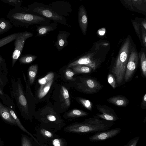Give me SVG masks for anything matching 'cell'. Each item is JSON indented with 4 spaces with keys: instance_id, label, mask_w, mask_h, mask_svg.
Segmentation results:
<instances>
[{
    "instance_id": "37",
    "label": "cell",
    "mask_w": 146,
    "mask_h": 146,
    "mask_svg": "<svg viewBox=\"0 0 146 146\" xmlns=\"http://www.w3.org/2000/svg\"><path fill=\"white\" fill-rule=\"evenodd\" d=\"M108 81L109 84L113 88H115L116 86V81L113 75L109 74L108 76Z\"/></svg>"
},
{
    "instance_id": "14",
    "label": "cell",
    "mask_w": 146,
    "mask_h": 146,
    "mask_svg": "<svg viewBox=\"0 0 146 146\" xmlns=\"http://www.w3.org/2000/svg\"><path fill=\"white\" fill-rule=\"evenodd\" d=\"M49 8L61 16H67L72 11L70 5L68 2L57 1L47 5Z\"/></svg>"
},
{
    "instance_id": "12",
    "label": "cell",
    "mask_w": 146,
    "mask_h": 146,
    "mask_svg": "<svg viewBox=\"0 0 146 146\" xmlns=\"http://www.w3.org/2000/svg\"><path fill=\"white\" fill-rule=\"evenodd\" d=\"M96 108L100 113L96 114V116L107 121L113 122L119 119L114 110L106 105H97Z\"/></svg>"
},
{
    "instance_id": "10",
    "label": "cell",
    "mask_w": 146,
    "mask_h": 146,
    "mask_svg": "<svg viewBox=\"0 0 146 146\" xmlns=\"http://www.w3.org/2000/svg\"><path fill=\"white\" fill-rule=\"evenodd\" d=\"M36 134L33 135L36 136V139L40 145L47 144L51 140L60 137L52 131L47 129L41 124L35 127Z\"/></svg>"
},
{
    "instance_id": "13",
    "label": "cell",
    "mask_w": 146,
    "mask_h": 146,
    "mask_svg": "<svg viewBox=\"0 0 146 146\" xmlns=\"http://www.w3.org/2000/svg\"><path fill=\"white\" fill-rule=\"evenodd\" d=\"M121 128H117L96 133L88 138L91 142H97L106 140L112 138L119 133Z\"/></svg>"
},
{
    "instance_id": "23",
    "label": "cell",
    "mask_w": 146,
    "mask_h": 146,
    "mask_svg": "<svg viewBox=\"0 0 146 146\" xmlns=\"http://www.w3.org/2000/svg\"><path fill=\"white\" fill-rule=\"evenodd\" d=\"M38 66L37 64L30 66L28 69V76L30 84H32L34 82L38 70Z\"/></svg>"
},
{
    "instance_id": "4",
    "label": "cell",
    "mask_w": 146,
    "mask_h": 146,
    "mask_svg": "<svg viewBox=\"0 0 146 146\" xmlns=\"http://www.w3.org/2000/svg\"><path fill=\"white\" fill-rule=\"evenodd\" d=\"M11 84V93L12 100L14 99L16 100L17 107L22 115L31 121L27 99L20 78H18L16 80L14 78H12Z\"/></svg>"
},
{
    "instance_id": "30",
    "label": "cell",
    "mask_w": 146,
    "mask_h": 146,
    "mask_svg": "<svg viewBox=\"0 0 146 146\" xmlns=\"http://www.w3.org/2000/svg\"><path fill=\"white\" fill-rule=\"evenodd\" d=\"M53 80L54 79L49 81L43 87L40 91L38 92V97L39 99H41L43 98L47 94L53 83Z\"/></svg>"
},
{
    "instance_id": "26",
    "label": "cell",
    "mask_w": 146,
    "mask_h": 146,
    "mask_svg": "<svg viewBox=\"0 0 146 146\" xmlns=\"http://www.w3.org/2000/svg\"><path fill=\"white\" fill-rule=\"evenodd\" d=\"M47 144L50 146H67L68 145L66 140L60 136L51 140Z\"/></svg>"
},
{
    "instance_id": "3",
    "label": "cell",
    "mask_w": 146,
    "mask_h": 146,
    "mask_svg": "<svg viewBox=\"0 0 146 146\" xmlns=\"http://www.w3.org/2000/svg\"><path fill=\"white\" fill-rule=\"evenodd\" d=\"M131 46L130 39L127 37L121 46L111 72L117 84L121 83L124 79Z\"/></svg>"
},
{
    "instance_id": "35",
    "label": "cell",
    "mask_w": 146,
    "mask_h": 146,
    "mask_svg": "<svg viewBox=\"0 0 146 146\" xmlns=\"http://www.w3.org/2000/svg\"><path fill=\"white\" fill-rule=\"evenodd\" d=\"M0 70L3 71L6 74L7 73V65L5 60L0 54Z\"/></svg>"
},
{
    "instance_id": "16",
    "label": "cell",
    "mask_w": 146,
    "mask_h": 146,
    "mask_svg": "<svg viewBox=\"0 0 146 146\" xmlns=\"http://www.w3.org/2000/svg\"><path fill=\"white\" fill-rule=\"evenodd\" d=\"M70 35V33L66 31H59L57 36L55 46L58 51L61 50L68 44V38Z\"/></svg>"
},
{
    "instance_id": "29",
    "label": "cell",
    "mask_w": 146,
    "mask_h": 146,
    "mask_svg": "<svg viewBox=\"0 0 146 146\" xmlns=\"http://www.w3.org/2000/svg\"><path fill=\"white\" fill-rule=\"evenodd\" d=\"M37 57L36 56L32 54H26L20 56L18 60L21 64H29L34 61Z\"/></svg>"
},
{
    "instance_id": "21",
    "label": "cell",
    "mask_w": 146,
    "mask_h": 146,
    "mask_svg": "<svg viewBox=\"0 0 146 146\" xmlns=\"http://www.w3.org/2000/svg\"><path fill=\"white\" fill-rule=\"evenodd\" d=\"M8 109L11 114V115L12 117L15 120L16 124L18 125V126L20 127V128L23 131L25 132L26 133L30 135L31 137L33 139L34 141L39 145L40 146V145L39 144L38 141L37 139L33 136V135H32L29 131H28L22 125L21 122H20L19 119L17 117L14 111H13V109H11L9 107L6 106Z\"/></svg>"
},
{
    "instance_id": "25",
    "label": "cell",
    "mask_w": 146,
    "mask_h": 146,
    "mask_svg": "<svg viewBox=\"0 0 146 146\" xmlns=\"http://www.w3.org/2000/svg\"><path fill=\"white\" fill-rule=\"evenodd\" d=\"M54 74L53 72H50L44 77L39 79L38 80V83L40 85L38 92L40 91L43 87L49 81L54 79Z\"/></svg>"
},
{
    "instance_id": "28",
    "label": "cell",
    "mask_w": 146,
    "mask_h": 146,
    "mask_svg": "<svg viewBox=\"0 0 146 146\" xmlns=\"http://www.w3.org/2000/svg\"><path fill=\"white\" fill-rule=\"evenodd\" d=\"M61 95L62 101L67 107H69L70 105L69 94L68 90L64 86L61 88Z\"/></svg>"
},
{
    "instance_id": "34",
    "label": "cell",
    "mask_w": 146,
    "mask_h": 146,
    "mask_svg": "<svg viewBox=\"0 0 146 146\" xmlns=\"http://www.w3.org/2000/svg\"><path fill=\"white\" fill-rule=\"evenodd\" d=\"M0 70V88L2 90L7 83V78L5 74H3Z\"/></svg>"
},
{
    "instance_id": "38",
    "label": "cell",
    "mask_w": 146,
    "mask_h": 146,
    "mask_svg": "<svg viewBox=\"0 0 146 146\" xmlns=\"http://www.w3.org/2000/svg\"><path fill=\"white\" fill-rule=\"evenodd\" d=\"M75 72L71 69L68 68L66 70L65 72V77L66 79L69 80H74L73 76L75 74Z\"/></svg>"
},
{
    "instance_id": "20",
    "label": "cell",
    "mask_w": 146,
    "mask_h": 146,
    "mask_svg": "<svg viewBox=\"0 0 146 146\" xmlns=\"http://www.w3.org/2000/svg\"><path fill=\"white\" fill-rule=\"evenodd\" d=\"M88 113L82 110L77 109H73L66 113L64 117L68 119L88 115Z\"/></svg>"
},
{
    "instance_id": "43",
    "label": "cell",
    "mask_w": 146,
    "mask_h": 146,
    "mask_svg": "<svg viewBox=\"0 0 146 146\" xmlns=\"http://www.w3.org/2000/svg\"><path fill=\"white\" fill-rule=\"evenodd\" d=\"M142 25L145 28V30H146V21H143L142 22Z\"/></svg>"
},
{
    "instance_id": "40",
    "label": "cell",
    "mask_w": 146,
    "mask_h": 146,
    "mask_svg": "<svg viewBox=\"0 0 146 146\" xmlns=\"http://www.w3.org/2000/svg\"><path fill=\"white\" fill-rule=\"evenodd\" d=\"M132 22L137 34L139 35V24L134 21H132Z\"/></svg>"
},
{
    "instance_id": "44",
    "label": "cell",
    "mask_w": 146,
    "mask_h": 146,
    "mask_svg": "<svg viewBox=\"0 0 146 146\" xmlns=\"http://www.w3.org/2000/svg\"><path fill=\"white\" fill-rule=\"evenodd\" d=\"M40 146H50L48 144H42L40 145Z\"/></svg>"
},
{
    "instance_id": "33",
    "label": "cell",
    "mask_w": 146,
    "mask_h": 146,
    "mask_svg": "<svg viewBox=\"0 0 146 146\" xmlns=\"http://www.w3.org/2000/svg\"><path fill=\"white\" fill-rule=\"evenodd\" d=\"M79 102L86 108L89 110L92 109V104L89 100L82 98L78 99Z\"/></svg>"
},
{
    "instance_id": "17",
    "label": "cell",
    "mask_w": 146,
    "mask_h": 146,
    "mask_svg": "<svg viewBox=\"0 0 146 146\" xmlns=\"http://www.w3.org/2000/svg\"><path fill=\"white\" fill-rule=\"evenodd\" d=\"M57 27V23L54 22L45 25H36L37 36L39 37L45 36L49 32L55 30Z\"/></svg>"
},
{
    "instance_id": "2",
    "label": "cell",
    "mask_w": 146,
    "mask_h": 146,
    "mask_svg": "<svg viewBox=\"0 0 146 146\" xmlns=\"http://www.w3.org/2000/svg\"><path fill=\"white\" fill-rule=\"evenodd\" d=\"M7 17L15 27L28 28L35 24L45 25L51 22L50 20L28 13L25 7L14 8L10 10Z\"/></svg>"
},
{
    "instance_id": "39",
    "label": "cell",
    "mask_w": 146,
    "mask_h": 146,
    "mask_svg": "<svg viewBox=\"0 0 146 146\" xmlns=\"http://www.w3.org/2000/svg\"><path fill=\"white\" fill-rule=\"evenodd\" d=\"M140 138L137 136L131 139L124 146H136Z\"/></svg>"
},
{
    "instance_id": "19",
    "label": "cell",
    "mask_w": 146,
    "mask_h": 146,
    "mask_svg": "<svg viewBox=\"0 0 146 146\" xmlns=\"http://www.w3.org/2000/svg\"><path fill=\"white\" fill-rule=\"evenodd\" d=\"M109 102L119 107H125L129 103L128 100L125 97L117 95L113 96L107 99Z\"/></svg>"
},
{
    "instance_id": "15",
    "label": "cell",
    "mask_w": 146,
    "mask_h": 146,
    "mask_svg": "<svg viewBox=\"0 0 146 146\" xmlns=\"http://www.w3.org/2000/svg\"><path fill=\"white\" fill-rule=\"evenodd\" d=\"M78 19L82 32L84 35H86L88 25V17L86 10L83 5H81L79 7Z\"/></svg>"
},
{
    "instance_id": "11",
    "label": "cell",
    "mask_w": 146,
    "mask_h": 146,
    "mask_svg": "<svg viewBox=\"0 0 146 146\" xmlns=\"http://www.w3.org/2000/svg\"><path fill=\"white\" fill-rule=\"evenodd\" d=\"M138 60L137 52L134 47H131L125 75V82H128L132 76L137 66Z\"/></svg>"
},
{
    "instance_id": "1",
    "label": "cell",
    "mask_w": 146,
    "mask_h": 146,
    "mask_svg": "<svg viewBox=\"0 0 146 146\" xmlns=\"http://www.w3.org/2000/svg\"><path fill=\"white\" fill-rule=\"evenodd\" d=\"M93 116L81 122L73 123L64 127L63 130L67 133L86 134L109 130L114 124L113 122Z\"/></svg>"
},
{
    "instance_id": "5",
    "label": "cell",
    "mask_w": 146,
    "mask_h": 146,
    "mask_svg": "<svg viewBox=\"0 0 146 146\" xmlns=\"http://www.w3.org/2000/svg\"><path fill=\"white\" fill-rule=\"evenodd\" d=\"M26 9L27 11L30 13L43 17L57 23L71 27L68 23L65 17L58 14L49 8L47 5L36 2L29 5Z\"/></svg>"
},
{
    "instance_id": "18",
    "label": "cell",
    "mask_w": 146,
    "mask_h": 146,
    "mask_svg": "<svg viewBox=\"0 0 146 146\" xmlns=\"http://www.w3.org/2000/svg\"><path fill=\"white\" fill-rule=\"evenodd\" d=\"M0 116L5 121L13 124H16V121L11 116L6 106L0 102Z\"/></svg>"
},
{
    "instance_id": "36",
    "label": "cell",
    "mask_w": 146,
    "mask_h": 146,
    "mask_svg": "<svg viewBox=\"0 0 146 146\" xmlns=\"http://www.w3.org/2000/svg\"><path fill=\"white\" fill-rule=\"evenodd\" d=\"M21 146H33V144L28 137L23 136L22 139Z\"/></svg>"
},
{
    "instance_id": "27",
    "label": "cell",
    "mask_w": 146,
    "mask_h": 146,
    "mask_svg": "<svg viewBox=\"0 0 146 146\" xmlns=\"http://www.w3.org/2000/svg\"><path fill=\"white\" fill-rule=\"evenodd\" d=\"M73 71L76 73H88L91 72L92 69L84 65H78L71 67Z\"/></svg>"
},
{
    "instance_id": "6",
    "label": "cell",
    "mask_w": 146,
    "mask_h": 146,
    "mask_svg": "<svg viewBox=\"0 0 146 146\" xmlns=\"http://www.w3.org/2000/svg\"><path fill=\"white\" fill-rule=\"evenodd\" d=\"M36 117L42 126L55 133L61 130L66 124L65 121L54 111L41 112Z\"/></svg>"
},
{
    "instance_id": "41",
    "label": "cell",
    "mask_w": 146,
    "mask_h": 146,
    "mask_svg": "<svg viewBox=\"0 0 146 146\" xmlns=\"http://www.w3.org/2000/svg\"><path fill=\"white\" fill-rule=\"evenodd\" d=\"M142 38L143 43L144 46H146V31L142 28Z\"/></svg>"
},
{
    "instance_id": "22",
    "label": "cell",
    "mask_w": 146,
    "mask_h": 146,
    "mask_svg": "<svg viewBox=\"0 0 146 146\" xmlns=\"http://www.w3.org/2000/svg\"><path fill=\"white\" fill-rule=\"evenodd\" d=\"M13 27L10 21L3 18H0V35L8 31Z\"/></svg>"
},
{
    "instance_id": "24",
    "label": "cell",
    "mask_w": 146,
    "mask_h": 146,
    "mask_svg": "<svg viewBox=\"0 0 146 146\" xmlns=\"http://www.w3.org/2000/svg\"><path fill=\"white\" fill-rule=\"evenodd\" d=\"M21 32L15 33L0 39V48L12 42L21 34Z\"/></svg>"
},
{
    "instance_id": "42",
    "label": "cell",
    "mask_w": 146,
    "mask_h": 146,
    "mask_svg": "<svg viewBox=\"0 0 146 146\" xmlns=\"http://www.w3.org/2000/svg\"><path fill=\"white\" fill-rule=\"evenodd\" d=\"M146 94H145L144 96L142 102V106L143 107L146 106Z\"/></svg>"
},
{
    "instance_id": "9",
    "label": "cell",
    "mask_w": 146,
    "mask_h": 146,
    "mask_svg": "<svg viewBox=\"0 0 146 146\" xmlns=\"http://www.w3.org/2000/svg\"><path fill=\"white\" fill-rule=\"evenodd\" d=\"M33 36L32 33L25 31L21 34L14 40L15 48L12 56L11 66L13 67L20 56L26 40Z\"/></svg>"
},
{
    "instance_id": "7",
    "label": "cell",
    "mask_w": 146,
    "mask_h": 146,
    "mask_svg": "<svg viewBox=\"0 0 146 146\" xmlns=\"http://www.w3.org/2000/svg\"><path fill=\"white\" fill-rule=\"evenodd\" d=\"M77 86L80 91L88 94L97 93L102 88V86L97 80L91 77L80 78Z\"/></svg>"
},
{
    "instance_id": "31",
    "label": "cell",
    "mask_w": 146,
    "mask_h": 146,
    "mask_svg": "<svg viewBox=\"0 0 146 146\" xmlns=\"http://www.w3.org/2000/svg\"><path fill=\"white\" fill-rule=\"evenodd\" d=\"M141 67L142 73L145 77L146 76V58L144 52L141 54L140 57Z\"/></svg>"
},
{
    "instance_id": "8",
    "label": "cell",
    "mask_w": 146,
    "mask_h": 146,
    "mask_svg": "<svg viewBox=\"0 0 146 146\" xmlns=\"http://www.w3.org/2000/svg\"><path fill=\"white\" fill-rule=\"evenodd\" d=\"M95 54L94 53H88L69 64L67 67L71 68L77 65H82L88 66L94 71L102 62V59L100 58L96 57Z\"/></svg>"
},
{
    "instance_id": "32",
    "label": "cell",
    "mask_w": 146,
    "mask_h": 146,
    "mask_svg": "<svg viewBox=\"0 0 146 146\" xmlns=\"http://www.w3.org/2000/svg\"><path fill=\"white\" fill-rule=\"evenodd\" d=\"M4 3L13 6L15 8L21 7L22 3L21 0H1Z\"/></svg>"
}]
</instances>
